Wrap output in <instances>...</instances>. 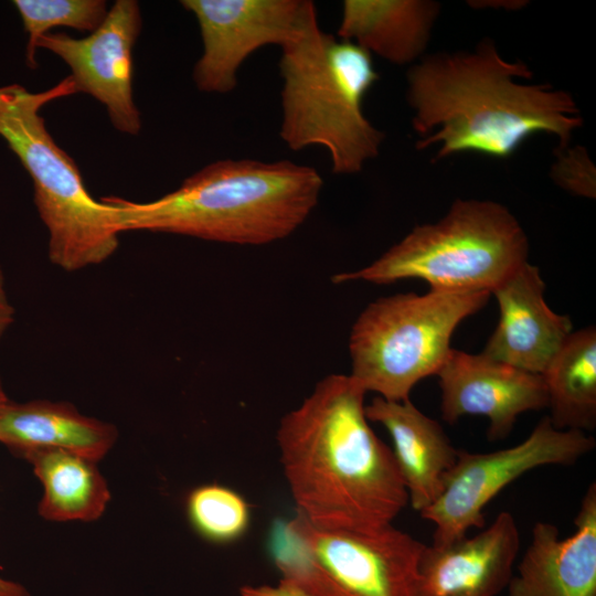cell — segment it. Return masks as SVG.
I'll return each instance as SVG.
<instances>
[{
  "mask_svg": "<svg viewBox=\"0 0 596 596\" xmlns=\"http://www.w3.org/2000/svg\"><path fill=\"white\" fill-rule=\"evenodd\" d=\"M365 415L369 422L381 424L390 434L408 502L422 512L440 494L458 449L440 424L421 412L409 398L394 402L376 396L365 405Z\"/></svg>",
  "mask_w": 596,
  "mask_h": 596,
  "instance_id": "obj_16",
  "label": "cell"
},
{
  "mask_svg": "<svg viewBox=\"0 0 596 596\" xmlns=\"http://www.w3.org/2000/svg\"><path fill=\"white\" fill-rule=\"evenodd\" d=\"M529 241L519 221L490 200L457 199L433 224L415 226L369 266L337 274L334 284H391L422 279L434 291H491L528 262Z\"/></svg>",
  "mask_w": 596,
  "mask_h": 596,
  "instance_id": "obj_6",
  "label": "cell"
},
{
  "mask_svg": "<svg viewBox=\"0 0 596 596\" xmlns=\"http://www.w3.org/2000/svg\"><path fill=\"white\" fill-rule=\"evenodd\" d=\"M595 439L577 429H557L543 417L520 444L492 453L459 450L440 494L421 513L434 523L433 544L449 543L482 529L486 505L525 472L550 465L568 466L595 448Z\"/></svg>",
  "mask_w": 596,
  "mask_h": 596,
  "instance_id": "obj_9",
  "label": "cell"
},
{
  "mask_svg": "<svg viewBox=\"0 0 596 596\" xmlns=\"http://www.w3.org/2000/svg\"><path fill=\"white\" fill-rule=\"evenodd\" d=\"M490 296L486 290H429L377 298L352 326L350 375L384 400H408L412 389L445 363L456 328L482 309Z\"/></svg>",
  "mask_w": 596,
  "mask_h": 596,
  "instance_id": "obj_7",
  "label": "cell"
},
{
  "mask_svg": "<svg viewBox=\"0 0 596 596\" xmlns=\"http://www.w3.org/2000/svg\"><path fill=\"white\" fill-rule=\"evenodd\" d=\"M77 93L71 76L38 93L20 84L0 86V137L33 181L34 204L49 233V258L66 272L108 259L120 234L111 206L89 194L76 163L40 114L47 103Z\"/></svg>",
  "mask_w": 596,
  "mask_h": 596,
  "instance_id": "obj_5",
  "label": "cell"
},
{
  "mask_svg": "<svg viewBox=\"0 0 596 596\" xmlns=\"http://www.w3.org/2000/svg\"><path fill=\"white\" fill-rule=\"evenodd\" d=\"M575 532L539 521L507 596H596V483L588 486L574 519Z\"/></svg>",
  "mask_w": 596,
  "mask_h": 596,
  "instance_id": "obj_15",
  "label": "cell"
},
{
  "mask_svg": "<svg viewBox=\"0 0 596 596\" xmlns=\"http://www.w3.org/2000/svg\"><path fill=\"white\" fill-rule=\"evenodd\" d=\"M13 4L28 33L25 60L35 68V52L39 40L55 26H67L78 31L94 32L107 15L104 0H15Z\"/></svg>",
  "mask_w": 596,
  "mask_h": 596,
  "instance_id": "obj_22",
  "label": "cell"
},
{
  "mask_svg": "<svg viewBox=\"0 0 596 596\" xmlns=\"http://www.w3.org/2000/svg\"><path fill=\"white\" fill-rule=\"evenodd\" d=\"M440 389V412L448 424L467 415L489 419L488 438H505L519 415L547 407L541 374L525 372L460 350H450L436 374Z\"/></svg>",
  "mask_w": 596,
  "mask_h": 596,
  "instance_id": "obj_12",
  "label": "cell"
},
{
  "mask_svg": "<svg viewBox=\"0 0 596 596\" xmlns=\"http://www.w3.org/2000/svg\"><path fill=\"white\" fill-rule=\"evenodd\" d=\"M9 402V398L4 392L2 381L0 379V409Z\"/></svg>",
  "mask_w": 596,
  "mask_h": 596,
  "instance_id": "obj_27",
  "label": "cell"
},
{
  "mask_svg": "<svg viewBox=\"0 0 596 596\" xmlns=\"http://www.w3.org/2000/svg\"><path fill=\"white\" fill-rule=\"evenodd\" d=\"M194 14L203 53L193 70L201 92L227 94L243 62L258 49L295 44L318 23L309 0H182Z\"/></svg>",
  "mask_w": 596,
  "mask_h": 596,
  "instance_id": "obj_10",
  "label": "cell"
},
{
  "mask_svg": "<svg viewBox=\"0 0 596 596\" xmlns=\"http://www.w3.org/2000/svg\"><path fill=\"white\" fill-rule=\"evenodd\" d=\"M519 550L515 519L502 511L473 536L425 545L414 596H497L507 589Z\"/></svg>",
  "mask_w": 596,
  "mask_h": 596,
  "instance_id": "obj_13",
  "label": "cell"
},
{
  "mask_svg": "<svg viewBox=\"0 0 596 596\" xmlns=\"http://www.w3.org/2000/svg\"><path fill=\"white\" fill-rule=\"evenodd\" d=\"M551 177L563 190L587 199L596 196V173L586 149L582 146L556 151Z\"/></svg>",
  "mask_w": 596,
  "mask_h": 596,
  "instance_id": "obj_23",
  "label": "cell"
},
{
  "mask_svg": "<svg viewBox=\"0 0 596 596\" xmlns=\"http://www.w3.org/2000/svg\"><path fill=\"white\" fill-rule=\"evenodd\" d=\"M533 77L522 61H507L491 40L472 52L422 57L407 74L417 149L439 146L436 160L478 152L507 158L531 135L557 137L562 151L583 124L574 98Z\"/></svg>",
  "mask_w": 596,
  "mask_h": 596,
  "instance_id": "obj_2",
  "label": "cell"
},
{
  "mask_svg": "<svg viewBox=\"0 0 596 596\" xmlns=\"http://www.w3.org/2000/svg\"><path fill=\"white\" fill-rule=\"evenodd\" d=\"M366 393L353 376L330 374L280 419L284 475L298 513L313 525L372 531L408 503L392 449L369 425Z\"/></svg>",
  "mask_w": 596,
  "mask_h": 596,
  "instance_id": "obj_1",
  "label": "cell"
},
{
  "mask_svg": "<svg viewBox=\"0 0 596 596\" xmlns=\"http://www.w3.org/2000/svg\"><path fill=\"white\" fill-rule=\"evenodd\" d=\"M117 438L113 424L86 416L68 402L9 401L0 409V443L19 456L36 448H58L97 462Z\"/></svg>",
  "mask_w": 596,
  "mask_h": 596,
  "instance_id": "obj_17",
  "label": "cell"
},
{
  "mask_svg": "<svg viewBox=\"0 0 596 596\" xmlns=\"http://www.w3.org/2000/svg\"><path fill=\"white\" fill-rule=\"evenodd\" d=\"M185 510L194 531L212 543H231L248 529L247 502L240 493L222 485L207 483L191 490Z\"/></svg>",
  "mask_w": 596,
  "mask_h": 596,
  "instance_id": "obj_21",
  "label": "cell"
},
{
  "mask_svg": "<svg viewBox=\"0 0 596 596\" xmlns=\"http://www.w3.org/2000/svg\"><path fill=\"white\" fill-rule=\"evenodd\" d=\"M14 321V308L9 302L6 289L4 278L0 268V340Z\"/></svg>",
  "mask_w": 596,
  "mask_h": 596,
  "instance_id": "obj_25",
  "label": "cell"
},
{
  "mask_svg": "<svg viewBox=\"0 0 596 596\" xmlns=\"http://www.w3.org/2000/svg\"><path fill=\"white\" fill-rule=\"evenodd\" d=\"M0 596H31L22 584L0 576Z\"/></svg>",
  "mask_w": 596,
  "mask_h": 596,
  "instance_id": "obj_26",
  "label": "cell"
},
{
  "mask_svg": "<svg viewBox=\"0 0 596 596\" xmlns=\"http://www.w3.org/2000/svg\"><path fill=\"white\" fill-rule=\"evenodd\" d=\"M545 284L536 266L525 262L492 291L500 318L482 355L515 369L542 374L573 332L567 316L544 300Z\"/></svg>",
  "mask_w": 596,
  "mask_h": 596,
  "instance_id": "obj_14",
  "label": "cell"
},
{
  "mask_svg": "<svg viewBox=\"0 0 596 596\" xmlns=\"http://www.w3.org/2000/svg\"><path fill=\"white\" fill-rule=\"evenodd\" d=\"M541 375L553 426L593 430L596 426L595 327L573 331Z\"/></svg>",
  "mask_w": 596,
  "mask_h": 596,
  "instance_id": "obj_20",
  "label": "cell"
},
{
  "mask_svg": "<svg viewBox=\"0 0 596 596\" xmlns=\"http://www.w3.org/2000/svg\"><path fill=\"white\" fill-rule=\"evenodd\" d=\"M322 178L289 160H219L188 177L174 191L149 202L102 200L119 233L148 231L206 241L264 245L295 232L316 207Z\"/></svg>",
  "mask_w": 596,
  "mask_h": 596,
  "instance_id": "obj_3",
  "label": "cell"
},
{
  "mask_svg": "<svg viewBox=\"0 0 596 596\" xmlns=\"http://www.w3.org/2000/svg\"><path fill=\"white\" fill-rule=\"evenodd\" d=\"M241 596H310L299 587L280 579L277 585H244Z\"/></svg>",
  "mask_w": 596,
  "mask_h": 596,
  "instance_id": "obj_24",
  "label": "cell"
},
{
  "mask_svg": "<svg viewBox=\"0 0 596 596\" xmlns=\"http://www.w3.org/2000/svg\"><path fill=\"white\" fill-rule=\"evenodd\" d=\"M424 546L393 524L327 529L299 513L278 522L269 538L280 579L310 596H414Z\"/></svg>",
  "mask_w": 596,
  "mask_h": 596,
  "instance_id": "obj_8",
  "label": "cell"
},
{
  "mask_svg": "<svg viewBox=\"0 0 596 596\" xmlns=\"http://www.w3.org/2000/svg\"><path fill=\"white\" fill-rule=\"evenodd\" d=\"M140 30L138 2L117 0L89 35L75 39L50 32L38 42V47L51 51L70 66L78 93L102 103L113 126L131 136L141 128L132 97V49Z\"/></svg>",
  "mask_w": 596,
  "mask_h": 596,
  "instance_id": "obj_11",
  "label": "cell"
},
{
  "mask_svg": "<svg viewBox=\"0 0 596 596\" xmlns=\"http://www.w3.org/2000/svg\"><path fill=\"white\" fill-rule=\"evenodd\" d=\"M440 4L430 0H345L338 38L398 65L422 58Z\"/></svg>",
  "mask_w": 596,
  "mask_h": 596,
  "instance_id": "obj_18",
  "label": "cell"
},
{
  "mask_svg": "<svg viewBox=\"0 0 596 596\" xmlns=\"http://www.w3.org/2000/svg\"><path fill=\"white\" fill-rule=\"evenodd\" d=\"M43 486L39 514L47 521H95L110 500L96 461L58 448H36L20 455Z\"/></svg>",
  "mask_w": 596,
  "mask_h": 596,
  "instance_id": "obj_19",
  "label": "cell"
},
{
  "mask_svg": "<svg viewBox=\"0 0 596 596\" xmlns=\"http://www.w3.org/2000/svg\"><path fill=\"white\" fill-rule=\"evenodd\" d=\"M280 138L291 150L321 146L336 174H354L379 156L384 135L363 113L379 79L372 56L356 44L312 25L279 62Z\"/></svg>",
  "mask_w": 596,
  "mask_h": 596,
  "instance_id": "obj_4",
  "label": "cell"
}]
</instances>
